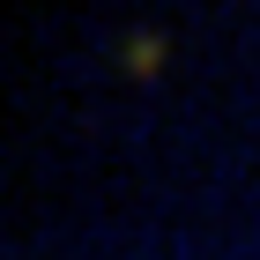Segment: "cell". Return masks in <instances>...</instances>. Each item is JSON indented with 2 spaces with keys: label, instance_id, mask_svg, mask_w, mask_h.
Listing matches in <instances>:
<instances>
[{
  "label": "cell",
  "instance_id": "6da1fadb",
  "mask_svg": "<svg viewBox=\"0 0 260 260\" xmlns=\"http://www.w3.org/2000/svg\"><path fill=\"white\" fill-rule=\"evenodd\" d=\"M164 60V38H134V52H126V67H156Z\"/></svg>",
  "mask_w": 260,
  "mask_h": 260
}]
</instances>
